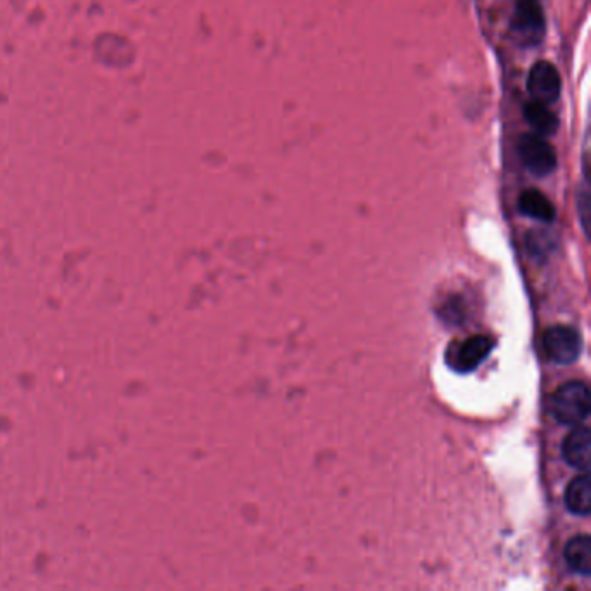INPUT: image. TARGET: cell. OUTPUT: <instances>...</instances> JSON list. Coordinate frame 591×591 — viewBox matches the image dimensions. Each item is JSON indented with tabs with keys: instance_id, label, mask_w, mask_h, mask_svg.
Instances as JSON below:
<instances>
[{
	"instance_id": "1",
	"label": "cell",
	"mask_w": 591,
	"mask_h": 591,
	"mask_svg": "<svg viewBox=\"0 0 591 591\" xmlns=\"http://www.w3.org/2000/svg\"><path fill=\"white\" fill-rule=\"evenodd\" d=\"M552 413L562 425H579L590 415V389L585 382H569L555 390Z\"/></svg>"
},
{
	"instance_id": "2",
	"label": "cell",
	"mask_w": 591,
	"mask_h": 591,
	"mask_svg": "<svg viewBox=\"0 0 591 591\" xmlns=\"http://www.w3.org/2000/svg\"><path fill=\"white\" fill-rule=\"evenodd\" d=\"M510 26L520 46H540L546 33L545 13L540 0H519Z\"/></svg>"
},
{
	"instance_id": "3",
	"label": "cell",
	"mask_w": 591,
	"mask_h": 591,
	"mask_svg": "<svg viewBox=\"0 0 591 591\" xmlns=\"http://www.w3.org/2000/svg\"><path fill=\"white\" fill-rule=\"evenodd\" d=\"M493 347L494 340L488 335H472L463 342L451 345L446 359L453 370L470 373L484 363V359L488 358Z\"/></svg>"
},
{
	"instance_id": "4",
	"label": "cell",
	"mask_w": 591,
	"mask_h": 591,
	"mask_svg": "<svg viewBox=\"0 0 591 591\" xmlns=\"http://www.w3.org/2000/svg\"><path fill=\"white\" fill-rule=\"evenodd\" d=\"M520 160L533 176L545 177L557 169V153L540 134H526L519 141Z\"/></svg>"
},
{
	"instance_id": "5",
	"label": "cell",
	"mask_w": 591,
	"mask_h": 591,
	"mask_svg": "<svg viewBox=\"0 0 591 591\" xmlns=\"http://www.w3.org/2000/svg\"><path fill=\"white\" fill-rule=\"evenodd\" d=\"M546 354L553 363L571 364L578 361L583 351V340L578 330L571 326L557 325L548 328L543 338Z\"/></svg>"
},
{
	"instance_id": "6",
	"label": "cell",
	"mask_w": 591,
	"mask_h": 591,
	"mask_svg": "<svg viewBox=\"0 0 591 591\" xmlns=\"http://www.w3.org/2000/svg\"><path fill=\"white\" fill-rule=\"evenodd\" d=\"M527 91L538 103H555L562 92L559 70L548 61H538L527 77Z\"/></svg>"
},
{
	"instance_id": "7",
	"label": "cell",
	"mask_w": 591,
	"mask_h": 591,
	"mask_svg": "<svg viewBox=\"0 0 591 591\" xmlns=\"http://www.w3.org/2000/svg\"><path fill=\"white\" fill-rule=\"evenodd\" d=\"M562 455L572 468H578L581 472L590 470L591 434L588 425L579 423L576 429L567 434L562 444Z\"/></svg>"
},
{
	"instance_id": "8",
	"label": "cell",
	"mask_w": 591,
	"mask_h": 591,
	"mask_svg": "<svg viewBox=\"0 0 591 591\" xmlns=\"http://www.w3.org/2000/svg\"><path fill=\"white\" fill-rule=\"evenodd\" d=\"M567 566L579 576H591V538L588 534H581L567 541L564 550Z\"/></svg>"
},
{
	"instance_id": "9",
	"label": "cell",
	"mask_w": 591,
	"mask_h": 591,
	"mask_svg": "<svg viewBox=\"0 0 591 591\" xmlns=\"http://www.w3.org/2000/svg\"><path fill=\"white\" fill-rule=\"evenodd\" d=\"M519 208L522 214L541 222H552L557 210L550 202V198L541 193L540 189H526L519 198Z\"/></svg>"
},
{
	"instance_id": "10",
	"label": "cell",
	"mask_w": 591,
	"mask_h": 591,
	"mask_svg": "<svg viewBox=\"0 0 591 591\" xmlns=\"http://www.w3.org/2000/svg\"><path fill=\"white\" fill-rule=\"evenodd\" d=\"M566 507L572 514L586 517L591 508V482L588 472L574 477L566 489Z\"/></svg>"
},
{
	"instance_id": "11",
	"label": "cell",
	"mask_w": 591,
	"mask_h": 591,
	"mask_svg": "<svg viewBox=\"0 0 591 591\" xmlns=\"http://www.w3.org/2000/svg\"><path fill=\"white\" fill-rule=\"evenodd\" d=\"M524 115H526L527 124L541 136H552L559 129V118L550 111L548 104L538 103V101L527 103Z\"/></svg>"
},
{
	"instance_id": "12",
	"label": "cell",
	"mask_w": 591,
	"mask_h": 591,
	"mask_svg": "<svg viewBox=\"0 0 591 591\" xmlns=\"http://www.w3.org/2000/svg\"><path fill=\"white\" fill-rule=\"evenodd\" d=\"M579 215H581V222L585 233H588V219H590V195H588V186L585 184V189L581 191V196L578 198Z\"/></svg>"
}]
</instances>
